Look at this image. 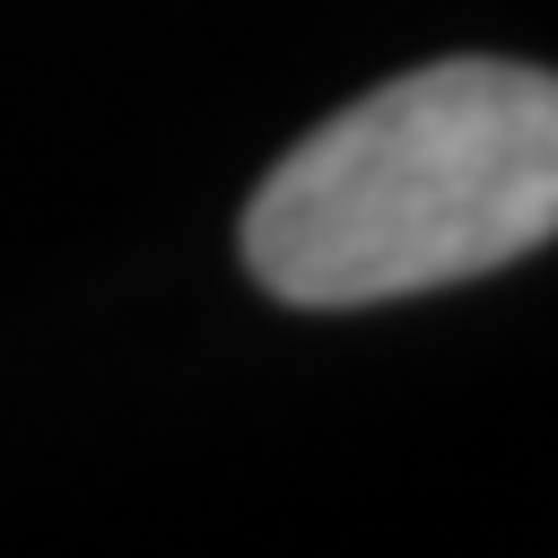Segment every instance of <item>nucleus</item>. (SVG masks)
Segmentation results:
<instances>
[{
	"instance_id": "1",
	"label": "nucleus",
	"mask_w": 558,
	"mask_h": 558,
	"mask_svg": "<svg viewBox=\"0 0 558 558\" xmlns=\"http://www.w3.org/2000/svg\"><path fill=\"white\" fill-rule=\"evenodd\" d=\"M558 235V78L436 61L331 113L244 209V262L279 305H392L506 270Z\"/></svg>"
}]
</instances>
